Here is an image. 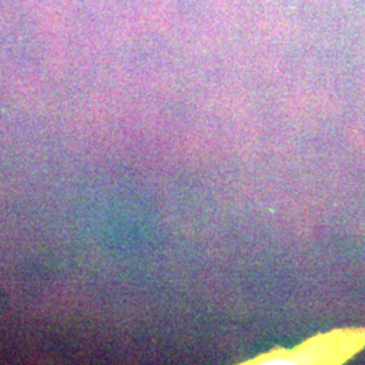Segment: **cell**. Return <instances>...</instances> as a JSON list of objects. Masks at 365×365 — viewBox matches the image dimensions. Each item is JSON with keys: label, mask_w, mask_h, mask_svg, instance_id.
Masks as SVG:
<instances>
[{"label": "cell", "mask_w": 365, "mask_h": 365, "mask_svg": "<svg viewBox=\"0 0 365 365\" xmlns=\"http://www.w3.org/2000/svg\"><path fill=\"white\" fill-rule=\"evenodd\" d=\"M337 339V337H325V339H315L312 342L303 345L299 349V356L294 357V363H329V361H339V357H346L349 354L351 346L348 339Z\"/></svg>", "instance_id": "6da1fadb"}]
</instances>
